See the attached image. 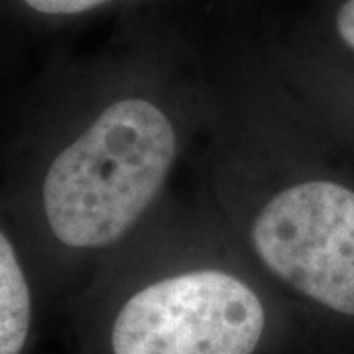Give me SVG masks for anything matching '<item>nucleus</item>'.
Here are the masks:
<instances>
[{"label":"nucleus","mask_w":354,"mask_h":354,"mask_svg":"<svg viewBox=\"0 0 354 354\" xmlns=\"http://www.w3.org/2000/svg\"><path fill=\"white\" fill-rule=\"evenodd\" d=\"M266 329L258 293L234 274L189 270L136 291L114 317L113 354H254Z\"/></svg>","instance_id":"f03ea898"},{"label":"nucleus","mask_w":354,"mask_h":354,"mask_svg":"<svg viewBox=\"0 0 354 354\" xmlns=\"http://www.w3.org/2000/svg\"><path fill=\"white\" fill-rule=\"evenodd\" d=\"M252 244L291 290L354 319V181L313 176L281 189L254 218Z\"/></svg>","instance_id":"7ed1b4c3"},{"label":"nucleus","mask_w":354,"mask_h":354,"mask_svg":"<svg viewBox=\"0 0 354 354\" xmlns=\"http://www.w3.org/2000/svg\"><path fill=\"white\" fill-rule=\"evenodd\" d=\"M177 132L146 97L102 106L46 158L32 187L34 216L62 252L113 246L148 211L176 162Z\"/></svg>","instance_id":"f257e3e1"},{"label":"nucleus","mask_w":354,"mask_h":354,"mask_svg":"<svg viewBox=\"0 0 354 354\" xmlns=\"http://www.w3.org/2000/svg\"><path fill=\"white\" fill-rule=\"evenodd\" d=\"M351 62H353V57H351ZM339 93H341V101H339L341 118L346 132L351 134V138H354V62L351 65H342Z\"/></svg>","instance_id":"0eeeda50"},{"label":"nucleus","mask_w":354,"mask_h":354,"mask_svg":"<svg viewBox=\"0 0 354 354\" xmlns=\"http://www.w3.org/2000/svg\"><path fill=\"white\" fill-rule=\"evenodd\" d=\"M330 30L341 50L354 59V0H337L330 14Z\"/></svg>","instance_id":"423d86ee"},{"label":"nucleus","mask_w":354,"mask_h":354,"mask_svg":"<svg viewBox=\"0 0 354 354\" xmlns=\"http://www.w3.org/2000/svg\"><path fill=\"white\" fill-rule=\"evenodd\" d=\"M34 299L24 258L0 223V354H22L32 330Z\"/></svg>","instance_id":"20e7f679"},{"label":"nucleus","mask_w":354,"mask_h":354,"mask_svg":"<svg viewBox=\"0 0 354 354\" xmlns=\"http://www.w3.org/2000/svg\"><path fill=\"white\" fill-rule=\"evenodd\" d=\"M30 12L48 18H69L93 12L113 4L116 0H20Z\"/></svg>","instance_id":"39448f33"}]
</instances>
